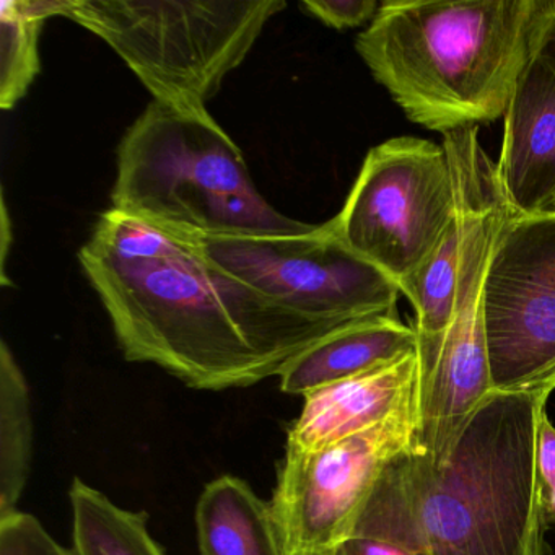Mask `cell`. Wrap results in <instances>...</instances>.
Masks as SVG:
<instances>
[{"instance_id": "obj_1", "label": "cell", "mask_w": 555, "mask_h": 555, "mask_svg": "<svg viewBox=\"0 0 555 555\" xmlns=\"http://www.w3.org/2000/svg\"><path fill=\"white\" fill-rule=\"evenodd\" d=\"M79 261L126 360L154 363L194 389L248 388L281 376L298 353L347 324L278 304L173 236L145 258L87 242Z\"/></svg>"}, {"instance_id": "obj_2", "label": "cell", "mask_w": 555, "mask_h": 555, "mask_svg": "<svg viewBox=\"0 0 555 555\" xmlns=\"http://www.w3.org/2000/svg\"><path fill=\"white\" fill-rule=\"evenodd\" d=\"M555 0H388L356 50L409 121L448 134L505 116Z\"/></svg>"}, {"instance_id": "obj_3", "label": "cell", "mask_w": 555, "mask_h": 555, "mask_svg": "<svg viewBox=\"0 0 555 555\" xmlns=\"http://www.w3.org/2000/svg\"><path fill=\"white\" fill-rule=\"evenodd\" d=\"M547 399L493 391L443 466L417 448L409 490L431 555H544L539 418Z\"/></svg>"}, {"instance_id": "obj_4", "label": "cell", "mask_w": 555, "mask_h": 555, "mask_svg": "<svg viewBox=\"0 0 555 555\" xmlns=\"http://www.w3.org/2000/svg\"><path fill=\"white\" fill-rule=\"evenodd\" d=\"M112 204L186 243L313 227L285 217L264 199L238 145L207 108L158 100L119 142Z\"/></svg>"}, {"instance_id": "obj_5", "label": "cell", "mask_w": 555, "mask_h": 555, "mask_svg": "<svg viewBox=\"0 0 555 555\" xmlns=\"http://www.w3.org/2000/svg\"><path fill=\"white\" fill-rule=\"evenodd\" d=\"M284 0H79L64 17L102 38L158 102L206 108Z\"/></svg>"}, {"instance_id": "obj_6", "label": "cell", "mask_w": 555, "mask_h": 555, "mask_svg": "<svg viewBox=\"0 0 555 555\" xmlns=\"http://www.w3.org/2000/svg\"><path fill=\"white\" fill-rule=\"evenodd\" d=\"M456 214L443 145L404 135L366 154L343 209L327 222L399 287L430 258Z\"/></svg>"}, {"instance_id": "obj_7", "label": "cell", "mask_w": 555, "mask_h": 555, "mask_svg": "<svg viewBox=\"0 0 555 555\" xmlns=\"http://www.w3.org/2000/svg\"><path fill=\"white\" fill-rule=\"evenodd\" d=\"M194 245L210 264L313 320L349 323L395 314L401 294L330 222L301 233L216 236Z\"/></svg>"}, {"instance_id": "obj_8", "label": "cell", "mask_w": 555, "mask_h": 555, "mask_svg": "<svg viewBox=\"0 0 555 555\" xmlns=\"http://www.w3.org/2000/svg\"><path fill=\"white\" fill-rule=\"evenodd\" d=\"M493 391H555V214H513L496 236L483 291Z\"/></svg>"}, {"instance_id": "obj_9", "label": "cell", "mask_w": 555, "mask_h": 555, "mask_svg": "<svg viewBox=\"0 0 555 555\" xmlns=\"http://www.w3.org/2000/svg\"><path fill=\"white\" fill-rule=\"evenodd\" d=\"M417 435L414 411L323 450H285L269 502L285 554H333L385 470L417 448Z\"/></svg>"}, {"instance_id": "obj_10", "label": "cell", "mask_w": 555, "mask_h": 555, "mask_svg": "<svg viewBox=\"0 0 555 555\" xmlns=\"http://www.w3.org/2000/svg\"><path fill=\"white\" fill-rule=\"evenodd\" d=\"M418 349L362 375L305 396L304 409L288 430L285 450H323L352 435L418 411Z\"/></svg>"}, {"instance_id": "obj_11", "label": "cell", "mask_w": 555, "mask_h": 555, "mask_svg": "<svg viewBox=\"0 0 555 555\" xmlns=\"http://www.w3.org/2000/svg\"><path fill=\"white\" fill-rule=\"evenodd\" d=\"M495 164L515 214L551 212L555 204V69L538 51L509 100Z\"/></svg>"}, {"instance_id": "obj_12", "label": "cell", "mask_w": 555, "mask_h": 555, "mask_svg": "<svg viewBox=\"0 0 555 555\" xmlns=\"http://www.w3.org/2000/svg\"><path fill=\"white\" fill-rule=\"evenodd\" d=\"M417 349V330L395 314L350 321L298 353L279 376L281 389L305 398Z\"/></svg>"}, {"instance_id": "obj_13", "label": "cell", "mask_w": 555, "mask_h": 555, "mask_svg": "<svg viewBox=\"0 0 555 555\" xmlns=\"http://www.w3.org/2000/svg\"><path fill=\"white\" fill-rule=\"evenodd\" d=\"M196 526L201 555H287L271 503L235 476L207 483Z\"/></svg>"}, {"instance_id": "obj_14", "label": "cell", "mask_w": 555, "mask_h": 555, "mask_svg": "<svg viewBox=\"0 0 555 555\" xmlns=\"http://www.w3.org/2000/svg\"><path fill=\"white\" fill-rule=\"evenodd\" d=\"M408 454L385 470L349 535L331 555H431L409 490Z\"/></svg>"}, {"instance_id": "obj_15", "label": "cell", "mask_w": 555, "mask_h": 555, "mask_svg": "<svg viewBox=\"0 0 555 555\" xmlns=\"http://www.w3.org/2000/svg\"><path fill=\"white\" fill-rule=\"evenodd\" d=\"M74 555H165L147 515L122 508L76 477L69 490Z\"/></svg>"}, {"instance_id": "obj_16", "label": "cell", "mask_w": 555, "mask_h": 555, "mask_svg": "<svg viewBox=\"0 0 555 555\" xmlns=\"http://www.w3.org/2000/svg\"><path fill=\"white\" fill-rule=\"evenodd\" d=\"M34 451L27 379L8 343L0 346V518L17 512Z\"/></svg>"}, {"instance_id": "obj_17", "label": "cell", "mask_w": 555, "mask_h": 555, "mask_svg": "<svg viewBox=\"0 0 555 555\" xmlns=\"http://www.w3.org/2000/svg\"><path fill=\"white\" fill-rule=\"evenodd\" d=\"M67 2L4 0L0 4V108H15L40 74L44 22L66 14Z\"/></svg>"}, {"instance_id": "obj_18", "label": "cell", "mask_w": 555, "mask_h": 555, "mask_svg": "<svg viewBox=\"0 0 555 555\" xmlns=\"http://www.w3.org/2000/svg\"><path fill=\"white\" fill-rule=\"evenodd\" d=\"M0 555H74L30 513L14 512L0 518Z\"/></svg>"}, {"instance_id": "obj_19", "label": "cell", "mask_w": 555, "mask_h": 555, "mask_svg": "<svg viewBox=\"0 0 555 555\" xmlns=\"http://www.w3.org/2000/svg\"><path fill=\"white\" fill-rule=\"evenodd\" d=\"M379 5L376 0H305L300 8L327 27L346 30L372 22Z\"/></svg>"}, {"instance_id": "obj_20", "label": "cell", "mask_w": 555, "mask_h": 555, "mask_svg": "<svg viewBox=\"0 0 555 555\" xmlns=\"http://www.w3.org/2000/svg\"><path fill=\"white\" fill-rule=\"evenodd\" d=\"M538 479L545 518L555 525V427L545 408L539 418Z\"/></svg>"}, {"instance_id": "obj_21", "label": "cell", "mask_w": 555, "mask_h": 555, "mask_svg": "<svg viewBox=\"0 0 555 555\" xmlns=\"http://www.w3.org/2000/svg\"><path fill=\"white\" fill-rule=\"evenodd\" d=\"M535 51L555 69V12L548 18L547 24H545L541 40H539L538 50ZM548 214H555V204Z\"/></svg>"}]
</instances>
